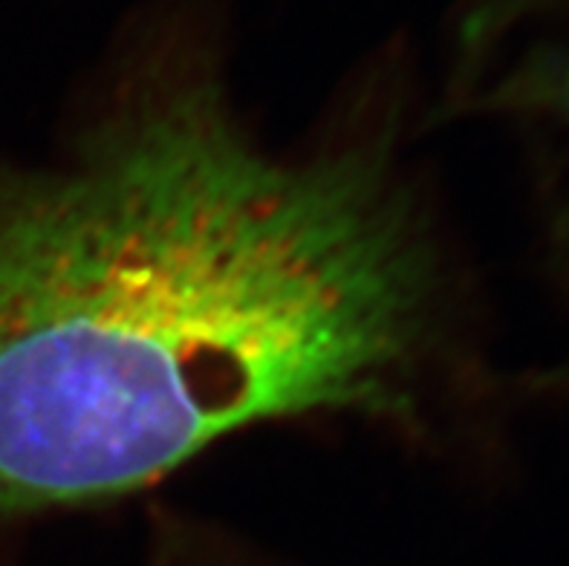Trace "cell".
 I'll return each mask as SVG.
<instances>
[{
	"label": "cell",
	"mask_w": 569,
	"mask_h": 566,
	"mask_svg": "<svg viewBox=\"0 0 569 566\" xmlns=\"http://www.w3.org/2000/svg\"><path fill=\"white\" fill-rule=\"evenodd\" d=\"M462 367L397 70L272 153L209 32L157 21L64 157L0 166V529L139 495L254 425L431 443Z\"/></svg>",
	"instance_id": "6da1fadb"
},
{
	"label": "cell",
	"mask_w": 569,
	"mask_h": 566,
	"mask_svg": "<svg viewBox=\"0 0 569 566\" xmlns=\"http://www.w3.org/2000/svg\"><path fill=\"white\" fill-rule=\"evenodd\" d=\"M475 108L547 119L569 130V47L538 50L489 87Z\"/></svg>",
	"instance_id": "7a4b0ae2"
},
{
	"label": "cell",
	"mask_w": 569,
	"mask_h": 566,
	"mask_svg": "<svg viewBox=\"0 0 569 566\" xmlns=\"http://www.w3.org/2000/svg\"><path fill=\"white\" fill-rule=\"evenodd\" d=\"M144 566H281L258 553L231 532L186 517L180 512H157Z\"/></svg>",
	"instance_id": "3957f363"
},
{
	"label": "cell",
	"mask_w": 569,
	"mask_h": 566,
	"mask_svg": "<svg viewBox=\"0 0 569 566\" xmlns=\"http://www.w3.org/2000/svg\"><path fill=\"white\" fill-rule=\"evenodd\" d=\"M535 3H541V0H491V7H483L480 12L471 14V23L466 29V41L471 47L483 43L491 29L503 27L509 18L520 14L527 7H535Z\"/></svg>",
	"instance_id": "277c9868"
}]
</instances>
